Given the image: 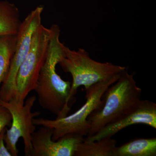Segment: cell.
Masks as SVG:
<instances>
[{
    "label": "cell",
    "mask_w": 156,
    "mask_h": 156,
    "mask_svg": "<svg viewBox=\"0 0 156 156\" xmlns=\"http://www.w3.org/2000/svg\"><path fill=\"white\" fill-rule=\"evenodd\" d=\"M121 76L99 82L85 90L86 102L72 114L54 120L34 118V125L52 128V138L54 140L69 134L74 133L87 136L90 129L88 118L92 112L101 106L102 97L105 91L119 80Z\"/></svg>",
    "instance_id": "4"
},
{
    "label": "cell",
    "mask_w": 156,
    "mask_h": 156,
    "mask_svg": "<svg viewBox=\"0 0 156 156\" xmlns=\"http://www.w3.org/2000/svg\"><path fill=\"white\" fill-rule=\"evenodd\" d=\"M143 124L156 128V104L148 100H141L134 110L122 119L108 124L96 134L87 136L84 141H93L112 137L128 126Z\"/></svg>",
    "instance_id": "9"
},
{
    "label": "cell",
    "mask_w": 156,
    "mask_h": 156,
    "mask_svg": "<svg viewBox=\"0 0 156 156\" xmlns=\"http://www.w3.org/2000/svg\"><path fill=\"white\" fill-rule=\"evenodd\" d=\"M50 29L47 56L34 90L41 107L56 115V119H60L67 116L71 110V83L62 80L56 72V66L66 46L59 40L60 28L57 24H53Z\"/></svg>",
    "instance_id": "1"
},
{
    "label": "cell",
    "mask_w": 156,
    "mask_h": 156,
    "mask_svg": "<svg viewBox=\"0 0 156 156\" xmlns=\"http://www.w3.org/2000/svg\"><path fill=\"white\" fill-rule=\"evenodd\" d=\"M11 120L12 117L9 110L0 105V134L7 126L11 125Z\"/></svg>",
    "instance_id": "14"
},
{
    "label": "cell",
    "mask_w": 156,
    "mask_h": 156,
    "mask_svg": "<svg viewBox=\"0 0 156 156\" xmlns=\"http://www.w3.org/2000/svg\"><path fill=\"white\" fill-rule=\"evenodd\" d=\"M142 90L137 87L134 74L128 69L107 89L102 97V104L88 118L90 129L87 136L96 134L105 126L127 115L141 101Z\"/></svg>",
    "instance_id": "2"
},
{
    "label": "cell",
    "mask_w": 156,
    "mask_h": 156,
    "mask_svg": "<svg viewBox=\"0 0 156 156\" xmlns=\"http://www.w3.org/2000/svg\"><path fill=\"white\" fill-rule=\"evenodd\" d=\"M117 143L112 137L93 141L83 140L78 146L74 156H115Z\"/></svg>",
    "instance_id": "10"
},
{
    "label": "cell",
    "mask_w": 156,
    "mask_h": 156,
    "mask_svg": "<svg viewBox=\"0 0 156 156\" xmlns=\"http://www.w3.org/2000/svg\"><path fill=\"white\" fill-rule=\"evenodd\" d=\"M44 8L36 7L21 22L17 34L16 44L10 67L0 87V99L9 101L16 95V80L20 67L30 50L35 32L42 24Z\"/></svg>",
    "instance_id": "6"
},
{
    "label": "cell",
    "mask_w": 156,
    "mask_h": 156,
    "mask_svg": "<svg viewBox=\"0 0 156 156\" xmlns=\"http://www.w3.org/2000/svg\"><path fill=\"white\" fill-rule=\"evenodd\" d=\"M17 34L0 36V87L10 67L16 44Z\"/></svg>",
    "instance_id": "13"
},
{
    "label": "cell",
    "mask_w": 156,
    "mask_h": 156,
    "mask_svg": "<svg viewBox=\"0 0 156 156\" xmlns=\"http://www.w3.org/2000/svg\"><path fill=\"white\" fill-rule=\"evenodd\" d=\"M156 138H138L117 147L115 156H156Z\"/></svg>",
    "instance_id": "12"
},
{
    "label": "cell",
    "mask_w": 156,
    "mask_h": 156,
    "mask_svg": "<svg viewBox=\"0 0 156 156\" xmlns=\"http://www.w3.org/2000/svg\"><path fill=\"white\" fill-rule=\"evenodd\" d=\"M7 128H5L0 134V156H12L10 151L6 147L4 136Z\"/></svg>",
    "instance_id": "15"
},
{
    "label": "cell",
    "mask_w": 156,
    "mask_h": 156,
    "mask_svg": "<svg viewBox=\"0 0 156 156\" xmlns=\"http://www.w3.org/2000/svg\"><path fill=\"white\" fill-rule=\"evenodd\" d=\"M58 64L72 77L69 96L71 101L80 87L83 86L86 90L99 82L121 76L128 69L110 62L95 61L84 49L72 50L66 46Z\"/></svg>",
    "instance_id": "3"
},
{
    "label": "cell",
    "mask_w": 156,
    "mask_h": 156,
    "mask_svg": "<svg viewBox=\"0 0 156 156\" xmlns=\"http://www.w3.org/2000/svg\"><path fill=\"white\" fill-rule=\"evenodd\" d=\"M53 130L41 126L32 136L31 156H74L78 146L84 140V136L69 134L56 140L52 139Z\"/></svg>",
    "instance_id": "8"
},
{
    "label": "cell",
    "mask_w": 156,
    "mask_h": 156,
    "mask_svg": "<svg viewBox=\"0 0 156 156\" xmlns=\"http://www.w3.org/2000/svg\"><path fill=\"white\" fill-rule=\"evenodd\" d=\"M21 22L17 6L8 1H0V36L17 34Z\"/></svg>",
    "instance_id": "11"
},
{
    "label": "cell",
    "mask_w": 156,
    "mask_h": 156,
    "mask_svg": "<svg viewBox=\"0 0 156 156\" xmlns=\"http://www.w3.org/2000/svg\"><path fill=\"white\" fill-rule=\"evenodd\" d=\"M36 99L35 95L25 101L20 100L15 96L9 101L0 99V105L8 109L12 117L11 127L9 129L7 128L4 136L6 147L12 156H18L17 144L20 138H23L24 143L25 156H31L32 136L36 130L33 119L41 115L40 112H32Z\"/></svg>",
    "instance_id": "5"
},
{
    "label": "cell",
    "mask_w": 156,
    "mask_h": 156,
    "mask_svg": "<svg viewBox=\"0 0 156 156\" xmlns=\"http://www.w3.org/2000/svg\"><path fill=\"white\" fill-rule=\"evenodd\" d=\"M50 35V28L42 24L35 32L30 50L20 67L16 77L15 97L20 100L25 101L36 87L47 56Z\"/></svg>",
    "instance_id": "7"
}]
</instances>
